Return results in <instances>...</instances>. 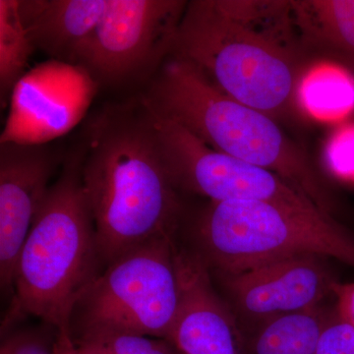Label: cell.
<instances>
[{
	"label": "cell",
	"instance_id": "16",
	"mask_svg": "<svg viewBox=\"0 0 354 354\" xmlns=\"http://www.w3.org/2000/svg\"><path fill=\"white\" fill-rule=\"evenodd\" d=\"M75 344L88 354H179L167 339L146 335H114Z\"/></svg>",
	"mask_w": 354,
	"mask_h": 354
},
{
	"label": "cell",
	"instance_id": "12",
	"mask_svg": "<svg viewBox=\"0 0 354 354\" xmlns=\"http://www.w3.org/2000/svg\"><path fill=\"white\" fill-rule=\"evenodd\" d=\"M108 4L109 0H18V10L36 50L77 65Z\"/></svg>",
	"mask_w": 354,
	"mask_h": 354
},
{
	"label": "cell",
	"instance_id": "2",
	"mask_svg": "<svg viewBox=\"0 0 354 354\" xmlns=\"http://www.w3.org/2000/svg\"><path fill=\"white\" fill-rule=\"evenodd\" d=\"M82 137L84 189L104 267L149 242L176 239L185 207L140 97L104 106Z\"/></svg>",
	"mask_w": 354,
	"mask_h": 354
},
{
	"label": "cell",
	"instance_id": "9",
	"mask_svg": "<svg viewBox=\"0 0 354 354\" xmlns=\"http://www.w3.org/2000/svg\"><path fill=\"white\" fill-rule=\"evenodd\" d=\"M329 258L300 254L235 272H211L239 324H254L316 308L337 283Z\"/></svg>",
	"mask_w": 354,
	"mask_h": 354
},
{
	"label": "cell",
	"instance_id": "6",
	"mask_svg": "<svg viewBox=\"0 0 354 354\" xmlns=\"http://www.w3.org/2000/svg\"><path fill=\"white\" fill-rule=\"evenodd\" d=\"M176 239L149 242L106 266L72 307L74 344L120 335L167 339L180 300Z\"/></svg>",
	"mask_w": 354,
	"mask_h": 354
},
{
	"label": "cell",
	"instance_id": "15",
	"mask_svg": "<svg viewBox=\"0 0 354 354\" xmlns=\"http://www.w3.org/2000/svg\"><path fill=\"white\" fill-rule=\"evenodd\" d=\"M36 50L19 15L18 0H0V94L6 104L24 79Z\"/></svg>",
	"mask_w": 354,
	"mask_h": 354
},
{
	"label": "cell",
	"instance_id": "11",
	"mask_svg": "<svg viewBox=\"0 0 354 354\" xmlns=\"http://www.w3.org/2000/svg\"><path fill=\"white\" fill-rule=\"evenodd\" d=\"M176 264L180 300L167 341L179 354H241L236 319L208 267L192 249L178 245Z\"/></svg>",
	"mask_w": 354,
	"mask_h": 354
},
{
	"label": "cell",
	"instance_id": "5",
	"mask_svg": "<svg viewBox=\"0 0 354 354\" xmlns=\"http://www.w3.org/2000/svg\"><path fill=\"white\" fill-rule=\"evenodd\" d=\"M192 250L209 272H235L317 254L354 268V232L329 215L261 202H211L191 225Z\"/></svg>",
	"mask_w": 354,
	"mask_h": 354
},
{
	"label": "cell",
	"instance_id": "10",
	"mask_svg": "<svg viewBox=\"0 0 354 354\" xmlns=\"http://www.w3.org/2000/svg\"><path fill=\"white\" fill-rule=\"evenodd\" d=\"M66 152L55 144H0V286L12 295L16 264Z\"/></svg>",
	"mask_w": 354,
	"mask_h": 354
},
{
	"label": "cell",
	"instance_id": "20",
	"mask_svg": "<svg viewBox=\"0 0 354 354\" xmlns=\"http://www.w3.org/2000/svg\"><path fill=\"white\" fill-rule=\"evenodd\" d=\"M53 354H88L84 349L74 344L67 330L58 332L55 339Z\"/></svg>",
	"mask_w": 354,
	"mask_h": 354
},
{
	"label": "cell",
	"instance_id": "3",
	"mask_svg": "<svg viewBox=\"0 0 354 354\" xmlns=\"http://www.w3.org/2000/svg\"><path fill=\"white\" fill-rule=\"evenodd\" d=\"M84 152L81 137L67 151L35 218L16 264L1 335L30 317L67 330L72 307L106 269L84 189Z\"/></svg>",
	"mask_w": 354,
	"mask_h": 354
},
{
	"label": "cell",
	"instance_id": "14",
	"mask_svg": "<svg viewBox=\"0 0 354 354\" xmlns=\"http://www.w3.org/2000/svg\"><path fill=\"white\" fill-rule=\"evenodd\" d=\"M332 309L321 305L254 324H239L241 354H317Z\"/></svg>",
	"mask_w": 354,
	"mask_h": 354
},
{
	"label": "cell",
	"instance_id": "19",
	"mask_svg": "<svg viewBox=\"0 0 354 354\" xmlns=\"http://www.w3.org/2000/svg\"><path fill=\"white\" fill-rule=\"evenodd\" d=\"M335 299V311L344 322L354 328V283L337 281L333 288Z\"/></svg>",
	"mask_w": 354,
	"mask_h": 354
},
{
	"label": "cell",
	"instance_id": "13",
	"mask_svg": "<svg viewBox=\"0 0 354 354\" xmlns=\"http://www.w3.org/2000/svg\"><path fill=\"white\" fill-rule=\"evenodd\" d=\"M291 19L310 62L354 70V0H290Z\"/></svg>",
	"mask_w": 354,
	"mask_h": 354
},
{
	"label": "cell",
	"instance_id": "7",
	"mask_svg": "<svg viewBox=\"0 0 354 354\" xmlns=\"http://www.w3.org/2000/svg\"><path fill=\"white\" fill-rule=\"evenodd\" d=\"M184 0H109L77 65L104 87L150 82L171 55Z\"/></svg>",
	"mask_w": 354,
	"mask_h": 354
},
{
	"label": "cell",
	"instance_id": "4",
	"mask_svg": "<svg viewBox=\"0 0 354 354\" xmlns=\"http://www.w3.org/2000/svg\"><path fill=\"white\" fill-rule=\"evenodd\" d=\"M139 97L155 115L174 121L218 152L274 172L335 216L337 203L329 184L281 123L221 92L188 60L169 55Z\"/></svg>",
	"mask_w": 354,
	"mask_h": 354
},
{
	"label": "cell",
	"instance_id": "17",
	"mask_svg": "<svg viewBox=\"0 0 354 354\" xmlns=\"http://www.w3.org/2000/svg\"><path fill=\"white\" fill-rule=\"evenodd\" d=\"M57 330L48 324L14 328L2 335L0 354H53Z\"/></svg>",
	"mask_w": 354,
	"mask_h": 354
},
{
	"label": "cell",
	"instance_id": "18",
	"mask_svg": "<svg viewBox=\"0 0 354 354\" xmlns=\"http://www.w3.org/2000/svg\"><path fill=\"white\" fill-rule=\"evenodd\" d=\"M317 354H354V328L339 319L335 308L324 327Z\"/></svg>",
	"mask_w": 354,
	"mask_h": 354
},
{
	"label": "cell",
	"instance_id": "8",
	"mask_svg": "<svg viewBox=\"0 0 354 354\" xmlns=\"http://www.w3.org/2000/svg\"><path fill=\"white\" fill-rule=\"evenodd\" d=\"M149 113L165 167L179 192L211 202H261L310 215H330L274 172L218 152L174 121Z\"/></svg>",
	"mask_w": 354,
	"mask_h": 354
},
{
	"label": "cell",
	"instance_id": "1",
	"mask_svg": "<svg viewBox=\"0 0 354 354\" xmlns=\"http://www.w3.org/2000/svg\"><path fill=\"white\" fill-rule=\"evenodd\" d=\"M171 55L279 123L302 113L298 93L312 62L298 44L290 0L188 1Z\"/></svg>",
	"mask_w": 354,
	"mask_h": 354
}]
</instances>
